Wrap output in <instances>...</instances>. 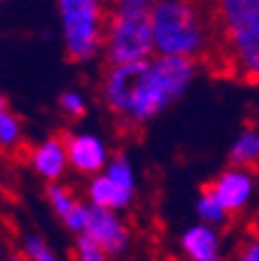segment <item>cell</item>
Listing matches in <instances>:
<instances>
[{"label": "cell", "mask_w": 259, "mask_h": 261, "mask_svg": "<svg viewBox=\"0 0 259 261\" xmlns=\"http://www.w3.org/2000/svg\"><path fill=\"white\" fill-rule=\"evenodd\" d=\"M196 75L199 61L187 56L152 54L133 63H117L103 77V100L117 119L138 128L178 103Z\"/></svg>", "instance_id": "obj_1"}, {"label": "cell", "mask_w": 259, "mask_h": 261, "mask_svg": "<svg viewBox=\"0 0 259 261\" xmlns=\"http://www.w3.org/2000/svg\"><path fill=\"white\" fill-rule=\"evenodd\" d=\"M154 54L196 59L213 44V23L194 0H159L152 10Z\"/></svg>", "instance_id": "obj_2"}, {"label": "cell", "mask_w": 259, "mask_h": 261, "mask_svg": "<svg viewBox=\"0 0 259 261\" xmlns=\"http://www.w3.org/2000/svg\"><path fill=\"white\" fill-rule=\"evenodd\" d=\"M215 28L229 70L259 82V0H215Z\"/></svg>", "instance_id": "obj_3"}, {"label": "cell", "mask_w": 259, "mask_h": 261, "mask_svg": "<svg viewBox=\"0 0 259 261\" xmlns=\"http://www.w3.org/2000/svg\"><path fill=\"white\" fill-rule=\"evenodd\" d=\"M63 47L75 63L96 59L105 47V0H56Z\"/></svg>", "instance_id": "obj_4"}, {"label": "cell", "mask_w": 259, "mask_h": 261, "mask_svg": "<svg viewBox=\"0 0 259 261\" xmlns=\"http://www.w3.org/2000/svg\"><path fill=\"white\" fill-rule=\"evenodd\" d=\"M103 54H105L108 65L133 63V61L150 59L154 54L152 12L112 10L110 7Z\"/></svg>", "instance_id": "obj_5"}, {"label": "cell", "mask_w": 259, "mask_h": 261, "mask_svg": "<svg viewBox=\"0 0 259 261\" xmlns=\"http://www.w3.org/2000/svg\"><path fill=\"white\" fill-rule=\"evenodd\" d=\"M82 231L91 236L108 256H122L131 247L129 226L119 217V210H112V207H101L89 203L86 205V222Z\"/></svg>", "instance_id": "obj_6"}, {"label": "cell", "mask_w": 259, "mask_h": 261, "mask_svg": "<svg viewBox=\"0 0 259 261\" xmlns=\"http://www.w3.org/2000/svg\"><path fill=\"white\" fill-rule=\"evenodd\" d=\"M208 189L220 198V203L227 207L229 215L241 212L248 207V203L254 196V177L245 166H236L233 163L229 170L220 173Z\"/></svg>", "instance_id": "obj_7"}, {"label": "cell", "mask_w": 259, "mask_h": 261, "mask_svg": "<svg viewBox=\"0 0 259 261\" xmlns=\"http://www.w3.org/2000/svg\"><path fill=\"white\" fill-rule=\"evenodd\" d=\"M70 166L82 175H96L108 166V147L96 133H70L65 138Z\"/></svg>", "instance_id": "obj_8"}, {"label": "cell", "mask_w": 259, "mask_h": 261, "mask_svg": "<svg viewBox=\"0 0 259 261\" xmlns=\"http://www.w3.org/2000/svg\"><path fill=\"white\" fill-rule=\"evenodd\" d=\"M180 250L192 261H217L222 256V238L217 226L199 219V224H192L180 236Z\"/></svg>", "instance_id": "obj_9"}, {"label": "cell", "mask_w": 259, "mask_h": 261, "mask_svg": "<svg viewBox=\"0 0 259 261\" xmlns=\"http://www.w3.org/2000/svg\"><path fill=\"white\" fill-rule=\"evenodd\" d=\"M33 170L47 182H56L63 177L65 168L70 166L65 138H47L31 152Z\"/></svg>", "instance_id": "obj_10"}, {"label": "cell", "mask_w": 259, "mask_h": 261, "mask_svg": "<svg viewBox=\"0 0 259 261\" xmlns=\"http://www.w3.org/2000/svg\"><path fill=\"white\" fill-rule=\"evenodd\" d=\"M86 196H89V203H93V205L124 210V207L131 205L135 194L124 189L122 185H117L105 170H101V173L91 175V182L86 187Z\"/></svg>", "instance_id": "obj_11"}, {"label": "cell", "mask_w": 259, "mask_h": 261, "mask_svg": "<svg viewBox=\"0 0 259 261\" xmlns=\"http://www.w3.org/2000/svg\"><path fill=\"white\" fill-rule=\"evenodd\" d=\"M229 159L236 166H250L259 159V128L241 130V136H236L231 149H229Z\"/></svg>", "instance_id": "obj_12"}, {"label": "cell", "mask_w": 259, "mask_h": 261, "mask_svg": "<svg viewBox=\"0 0 259 261\" xmlns=\"http://www.w3.org/2000/svg\"><path fill=\"white\" fill-rule=\"evenodd\" d=\"M194 207H196V215H199L201 222L213 224V226H224V224H227V219H229L227 207L222 205L220 198H217L210 189L201 191V196L196 198V205Z\"/></svg>", "instance_id": "obj_13"}, {"label": "cell", "mask_w": 259, "mask_h": 261, "mask_svg": "<svg viewBox=\"0 0 259 261\" xmlns=\"http://www.w3.org/2000/svg\"><path fill=\"white\" fill-rule=\"evenodd\" d=\"M47 201H49V205H52L54 215L61 219V222L70 217L73 210L80 205V201L73 196V191L65 189L63 185H59V179H56V182H49V187H47Z\"/></svg>", "instance_id": "obj_14"}, {"label": "cell", "mask_w": 259, "mask_h": 261, "mask_svg": "<svg viewBox=\"0 0 259 261\" xmlns=\"http://www.w3.org/2000/svg\"><path fill=\"white\" fill-rule=\"evenodd\" d=\"M105 173H108L110 177L117 182V185H122L124 189H129V191H133V194H135V187H138V175H135L133 163H131L126 156H117V159H112V161H108Z\"/></svg>", "instance_id": "obj_15"}, {"label": "cell", "mask_w": 259, "mask_h": 261, "mask_svg": "<svg viewBox=\"0 0 259 261\" xmlns=\"http://www.w3.org/2000/svg\"><path fill=\"white\" fill-rule=\"evenodd\" d=\"M21 252L31 261H54L56 252L49 247V243L38 233H28L21 243Z\"/></svg>", "instance_id": "obj_16"}, {"label": "cell", "mask_w": 259, "mask_h": 261, "mask_svg": "<svg viewBox=\"0 0 259 261\" xmlns=\"http://www.w3.org/2000/svg\"><path fill=\"white\" fill-rule=\"evenodd\" d=\"M21 138V124L14 114L10 112V108L0 110V147L3 149H10L19 142Z\"/></svg>", "instance_id": "obj_17"}, {"label": "cell", "mask_w": 259, "mask_h": 261, "mask_svg": "<svg viewBox=\"0 0 259 261\" xmlns=\"http://www.w3.org/2000/svg\"><path fill=\"white\" fill-rule=\"evenodd\" d=\"M75 256L80 261H103L108 259V254L103 252V247L91 238L89 233H75Z\"/></svg>", "instance_id": "obj_18"}, {"label": "cell", "mask_w": 259, "mask_h": 261, "mask_svg": "<svg viewBox=\"0 0 259 261\" xmlns=\"http://www.w3.org/2000/svg\"><path fill=\"white\" fill-rule=\"evenodd\" d=\"M59 105L68 117H82L86 112V98L84 93H80L77 89H68V91L61 93Z\"/></svg>", "instance_id": "obj_19"}, {"label": "cell", "mask_w": 259, "mask_h": 261, "mask_svg": "<svg viewBox=\"0 0 259 261\" xmlns=\"http://www.w3.org/2000/svg\"><path fill=\"white\" fill-rule=\"evenodd\" d=\"M159 0H112V10H138L152 12Z\"/></svg>", "instance_id": "obj_20"}, {"label": "cell", "mask_w": 259, "mask_h": 261, "mask_svg": "<svg viewBox=\"0 0 259 261\" xmlns=\"http://www.w3.org/2000/svg\"><path fill=\"white\" fill-rule=\"evenodd\" d=\"M243 261H259V238H252L243 245V250L238 252Z\"/></svg>", "instance_id": "obj_21"}, {"label": "cell", "mask_w": 259, "mask_h": 261, "mask_svg": "<svg viewBox=\"0 0 259 261\" xmlns=\"http://www.w3.org/2000/svg\"><path fill=\"white\" fill-rule=\"evenodd\" d=\"M5 256V247H3V243H0V259Z\"/></svg>", "instance_id": "obj_22"}, {"label": "cell", "mask_w": 259, "mask_h": 261, "mask_svg": "<svg viewBox=\"0 0 259 261\" xmlns=\"http://www.w3.org/2000/svg\"><path fill=\"white\" fill-rule=\"evenodd\" d=\"M0 3H3V0H0Z\"/></svg>", "instance_id": "obj_23"}]
</instances>
